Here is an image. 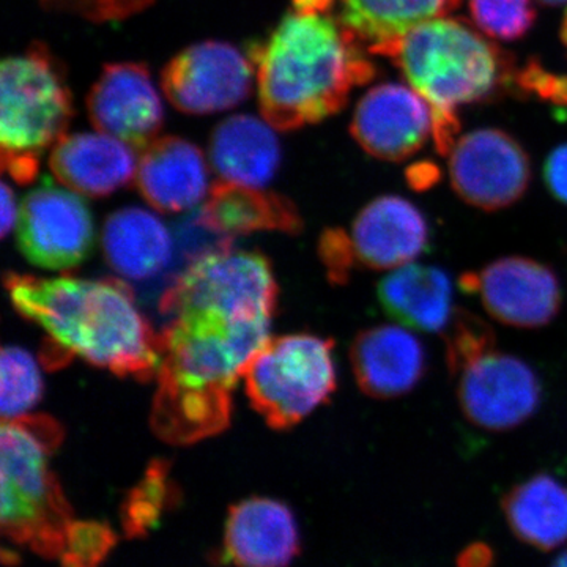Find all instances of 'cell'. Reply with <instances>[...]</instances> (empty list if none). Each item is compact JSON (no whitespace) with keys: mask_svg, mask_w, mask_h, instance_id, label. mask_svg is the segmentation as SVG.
Returning <instances> with one entry per match:
<instances>
[{"mask_svg":"<svg viewBox=\"0 0 567 567\" xmlns=\"http://www.w3.org/2000/svg\"><path fill=\"white\" fill-rule=\"evenodd\" d=\"M540 2L547 3V6H561V3H566L567 0H540Z\"/></svg>","mask_w":567,"mask_h":567,"instance_id":"35","label":"cell"},{"mask_svg":"<svg viewBox=\"0 0 567 567\" xmlns=\"http://www.w3.org/2000/svg\"><path fill=\"white\" fill-rule=\"evenodd\" d=\"M87 112L96 132L110 134L136 151H144L162 132V99L142 63L104 66L87 96Z\"/></svg>","mask_w":567,"mask_h":567,"instance_id":"13","label":"cell"},{"mask_svg":"<svg viewBox=\"0 0 567 567\" xmlns=\"http://www.w3.org/2000/svg\"><path fill=\"white\" fill-rule=\"evenodd\" d=\"M17 238L29 262L44 270H70L92 252L95 226L78 193L47 181L22 199Z\"/></svg>","mask_w":567,"mask_h":567,"instance_id":"9","label":"cell"},{"mask_svg":"<svg viewBox=\"0 0 567 567\" xmlns=\"http://www.w3.org/2000/svg\"><path fill=\"white\" fill-rule=\"evenodd\" d=\"M73 103L61 66L33 44L0 66V159L20 185L35 181L40 158L69 128Z\"/></svg>","mask_w":567,"mask_h":567,"instance_id":"5","label":"cell"},{"mask_svg":"<svg viewBox=\"0 0 567 567\" xmlns=\"http://www.w3.org/2000/svg\"><path fill=\"white\" fill-rule=\"evenodd\" d=\"M0 412L3 420L28 415L43 395L40 368L28 350L9 346L0 357Z\"/></svg>","mask_w":567,"mask_h":567,"instance_id":"26","label":"cell"},{"mask_svg":"<svg viewBox=\"0 0 567 567\" xmlns=\"http://www.w3.org/2000/svg\"><path fill=\"white\" fill-rule=\"evenodd\" d=\"M357 264L395 270L427 249L431 229L420 208L399 196L377 197L358 213L349 235Z\"/></svg>","mask_w":567,"mask_h":567,"instance_id":"15","label":"cell"},{"mask_svg":"<svg viewBox=\"0 0 567 567\" xmlns=\"http://www.w3.org/2000/svg\"><path fill=\"white\" fill-rule=\"evenodd\" d=\"M468 6L477 29L491 39H522L535 22L532 0H470Z\"/></svg>","mask_w":567,"mask_h":567,"instance_id":"27","label":"cell"},{"mask_svg":"<svg viewBox=\"0 0 567 567\" xmlns=\"http://www.w3.org/2000/svg\"><path fill=\"white\" fill-rule=\"evenodd\" d=\"M167 494H169V480H167V466L164 462H153L145 473L144 480L137 484L125 506V528L132 535H141L145 532L159 513L164 509Z\"/></svg>","mask_w":567,"mask_h":567,"instance_id":"29","label":"cell"},{"mask_svg":"<svg viewBox=\"0 0 567 567\" xmlns=\"http://www.w3.org/2000/svg\"><path fill=\"white\" fill-rule=\"evenodd\" d=\"M155 0H40L47 9L73 14L92 22L126 20L151 7Z\"/></svg>","mask_w":567,"mask_h":567,"instance_id":"30","label":"cell"},{"mask_svg":"<svg viewBox=\"0 0 567 567\" xmlns=\"http://www.w3.org/2000/svg\"><path fill=\"white\" fill-rule=\"evenodd\" d=\"M104 259L115 274L134 281L155 278L173 259V237L162 219L144 208L112 213L103 227Z\"/></svg>","mask_w":567,"mask_h":567,"instance_id":"22","label":"cell"},{"mask_svg":"<svg viewBox=\"0 0 567 567\" xmlns=\"http://www.w3.org/2000/svg\"><path fill=\"white\" fill-rule=\"evenodd\" d=\"M136 148L110 134H65L52 147L51 173L71 192L104 197L136 178Z\"/></svg>","mask_w":567,"mask_h":567,"instance_id":"19","label":"cell"},{"mask_svg":"<svg viewBox=\"0 0 567 567\" xmlns=\"http://www.w3.org/2000/svg\"><path fill=\"white\" fill-rule=\"evenodd\" d=\"M334 342L289 334L267 342L245 365L246 395L267 424L287 429L327 404L336 391Z\"/></svg>","mask_w":567,"mask_h":567,"instance_id":"6","label":"cell"},{"mask_svg":"<svg viewBox=\"0 0 567 567\" xmlns=\"http://www.w3.org/2000/svg\"><path fill=\"white\" fill-rule=\"evenodd\" d=\"M197 223L229 238L260 230L298 234L303 229L300 213L286 197L226 181L212 186Z\"/></svg>","mask_w":567,"mask_h":567,"instance_id":"21","label":"cell"},{"mask_svg":"<svg viewBox=\"0 0 567 567\" xmlns=\"http://www.w3.org/2000/svg\"><path fill=\"white\" fill-rule=\"evenodd\" d=\"M551 567H567V550L565 554L559 555L557 559H555L554 565Z\"/></svg>","mask_w":567,"mask_h":567,"instance_id":"34","label":"cell"},{"mask_svg":"<svg viewBox=\"0 0 567 567\" xmlns=\"http://www.w3.org/2000/svg\"><path fill=\"white\" fill-rule=\"evenodd\" d=\"M210 162L223 181L262 188L278 171L281 145L267 121L233 115L212 134Z\"/></svg>","mask_w":567,"mask_h":567,"instance_id":"23","label":"cell"},{"mask_svg":"<svg viewBox=\"0 0 567 567\" xmlns=\"http://www.w3.org/2000/svg\"><path fill=\"white\" fill-rule=\"evenodd\" d=\"M334 7L336 0H292L268 43L256 51L260 112L279 132L324 121L375 74L363 43Z\"/></svg>","mask_w":567,"mask_h":567,"instance_id":"1","label":"cell"},{"mask_svg":"<svg viewBox=\"0 0 567 567\" xmlns=\"http://www.w3.org/2000/svg\"><path fill=\"white\" fill-rule=\"evenodd\" d=\"M450 178L464 203L495 212L509 207L527 193L532 167L524 148L499 130H476L454 142Z\"/></svg>","mask_w":567,"mask_h":567,"instance_id":"12","label":"cell"},{"mask_svg":"<svg viewBox=\"0 0 567 567\" xmlns=\"http://www.w3.org/2000/svg\"><path fill=\"white\" fill-rule=\"evenodd\" d=\"M18 215H20V208H17L13 189L7 183H2V223H0L2 238H7L11 233L14 224L18 223Z\"/></svg>","mask_w":567,"mask_h":567,"instance_id":"33","label":"cell"},{"mask_svg":"<svg viewBox=\"0 0 567 567\" xmlns=\"http://www.w3.org/2000/svg\"><path fill=\"white\" fill-rule=\"evenodd\" d=\"M563 40H565V43L567 44V13L565 18V24H563Z\"/></svg>","mask_w":567,"mask_h":567,"instance_id":"36","label":"cell"},{"mask_svg":"<svg viewBox=\"0 0 567 567\" xmlns=\"http://www.w3.org/2000/svg\"><path fill=\"white\" fill-rule=\"evenodd\" d=\"M137 192L156 212L182 213L197 207L208 194L203 152L182 137H156L137 163Z\"/></svg>","mask_w":567,"mask_h":567,"instance_id":"18","label":"cell"},{"mask_svg":"<svg viewBox=\"0 0 567 567\" xmlns=\"http://www.w3.org/2000/svg\"><path fill=\"white\" fill-rule=\"evenodd\" d=\"M319 251L327 267L328 278L336 284H344L357 264L349 234L342 229L324 230L320 238Z\"/></svg>","mask_w":567,"mask_h":567,"instance_id":"31","label":"cell"},{"mask_svg":"<svg viewBox=\"0 0 567 567\" xmlns=\"http://www.w3.org/2000/svg\"><path fill=\"white\" fill-rule=\"evenodd\" d=\"M256 61L223 41H204L175 55L163 70L162 85L181 112L207 115L233 110L252 91Z\"/></svg>","mask_w":567,"mask_h":567,"instance_id":"11","label":"cell"},{"mask_svg":"<svg viewBox=\"0 0 567 567\" xmlns=\"http://www.w3.org/2000/svg\"><path fill=\"white\" fill-rule=\"evenodd\" d=\"M507 524L514 535L540 550L567 543V486L540 473L511 488L503 499Z\"/></svg>","mask_w":567,"mask_h":567,"instance_id":"24","label":"cell"},{"mask_svg":"<svg viewBox=\"0 0 567 567\" xmlns=\"http://www.w3.org/2000/svg\"><path fill=\"white\" fill-rule=\"evenodd\" d=\"M278 305V284L262 254L221 248L194 260L164 292L159 309L166 316L205 309L240 320L271 322Z\"/></svg>","mask_w":567,"mask_h":567,"instance_id":"7","label":"cell"},{"mask_svg":"<svg viewBox=\"0 0 567 567\" xmlns=\"http://www.w3.org/2000/svg\"><path fill=\"white\" fill-rule=\"evenodd\" d=\"M547 188L559 203L567 204V144L551 152L544 167Z\"/></svg>","mask_w":567,"mask_h":567,"instance_id":"32","label":"cell"},{"mask_svg":"<svg viewBox=\"0 0 567 567\" xmlns=\"http://www.w3.org/2000/svg\"><path fill=\"white\" fill-rule=\"evenodd\" d=\"M350 363L360 390L374 399L409 394L427 372L423 342L395 324H379L358 333L350 347Z\"/></svg>","mask_w":567,"mask_h":567,"instance_id":"16","label":"cell"},{"mask_svg":"<svg viewBox=\"0 0 567 567\" xmlns=\"http://www.w3.org/2000/svg\"><path fill=\"white\" fill-rule=\"evenodd\" d=\"M462 0H339V18L369 52L435 18L447 17Z\"/></svg>","mask_w":567,"mask_h":567,"instance_id":"25","label":"cell"},{"mask_svg":"<svg viewBox=\"0 0 567 567\" xmlns=\"http://www.w3.org/2000/svg\"><path fill=\"white\" fill-rule=\"evenodd\" d=\"M3 282L14 309L50 334V364L81 357L118 377L158 374L162 341L121 279L7 274Z\"/></svg>","mask_w":567,"mask_h":567,"instance_id":"2","label":"cell"},{"mask_svg":"<svg viewBox=\"0 0 567 567\" xmlns=\"http://www.w3.org/2000/svg\"><path fill=\"white\" fill-rule=\"evenodd\" d=\"M63 440L50 416L3 420L0 429V527L3 536L63 567L80 566L89 522L74 517L50 456Z\"/></svg>","mask_w":567,"mask_h":567,"instance_id":"3","label":"cell"},{"mask_svg":"<svg viewBox=\"0 0 567 567\" xmlns=\"http://www.w3.org/2000/svg\"><path fill=\"white\" fill-rule=\"evenodd\" d=\"M457 401L466 420L480 429L505 432L535 415L540 405L539 377L518 357L496 350L477 354L454 374Z\"/></svg>","mask_w":567,"mask_h":567,"instance_id":"8","label":"cell"},{"mask_svg":"<svg viewBox=\"0 0 567 567\" xmlns=\"http://www.w3.org/2000/svg\"><path fill=\"white\" fill-rule=\"evenodd\" d=\"M446 341V361L451 375L477 354L487 352L496 346L494 330L486 320L458 308L453 323L443 333Z\"/></svg>","mask_w":567,"mask_h":567,"instance_id":"28","label":"cell"},{"mask_svg":"<svg viewBox=\"0 0 567 567\" xmlns=\"http://www.w3.org/2000/svg\"><path fill=\"white\" fill-rule=\"evenodd\" d=\"M300 550L292 511L276 499H244L229 509L224 557L235 567H287Z\"/></svg>","mask_w":567,"mask_h":567,"instance_id":"17","label":"cell"},{"mask_svg":"<svg viewBox=\"0 0 567 567\" xmlns=\"http://www.w3.org/2000/svg\"><path fill=\"white\" fill-rule=\"evenodd\" d=\"M393 59L434 115L436 151L447 155L457 141V110L487 99L513 76L502 50L465 21L435 18L374 51Z\"/></svg>","mask_w":567,"mask_h":567,"instance_id":"4","label":"cell"},{"mask_svg":"<svg viewBox=\"0 0 567 567\" xmlns=\"http://www.w3.org/2000/svg\"><path fill=\"white\" fill-rule=\"evenodd\" d=\"M461 289L476 295L496 322L535 330L554 322L563 303L561 284L548 265L507 256L458 278Z\"/></svg>","mask_w":567,"mask_h":567,"instance_id":"10","label":"cell"},{"mask_svg":"<svg viewBox=\"0 0 567 567\" xmlns=\"http://www.w3.org/2000/svg\"><path fill=\"white\" fill-rule=\"evenodd\" d=\"M352 134L369 155L402 162L434 136V115L415 89L390 82L377 85L358 103Z\"/></svg>","mask_w":567,"mask_h":567,"instance_id":"14","label":"cell"},{"mask_svg":"<svg viewBox=\"0 0 567 567\" xmlns=\"http://www.w3.org/2000/svg\"><path fill=\"white\" fill-rule=\"evenodd\" d=\"M445 270L432 265L406 264L377 286V297L391 319L421 333H445L458 308Z\"/></svg>","mask_w":567,"mask_h":567,"instance_id":"20","label":"cell"}]
</instances>
